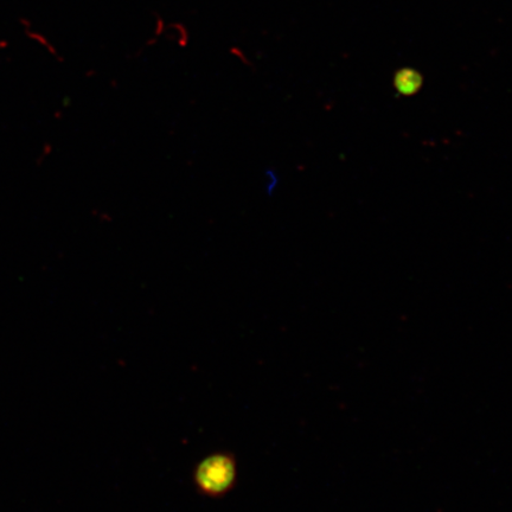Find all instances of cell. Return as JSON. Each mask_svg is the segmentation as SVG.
<instances>
[{"instance_id": "cell-1", "label": "cell", "mask_w": 512, "mask_h": 512, "mask_svg": "<svg viewBox=\"0 0 512 512\" xmlns=\"http://www.w3.org/2000/svg\"><path fill=\"white\" fill-rule=\"evenodd\" d=\"M238 462L234 454L216 452L201 460L192 473V482L198 494L208 498H222L238 482Z\"/></svg>"}, {"instance_id": "cell-2", "label": "cell", "mask_w": 512, "mask_h": 512, "mask_svg": "<svg viewBox=\"0 0 512 512\" xmlns=\"http://www.w3.org/2000/svg\"><path fill=\"white\" fill-rule=\"evenodd\" d=\"M396 88L402 94H413L420 88L421 78L413 70H403L396 76Z\"/></svg>"}, {"instance_id": "cell-3", "label": "cell", "mask_w": 512, "mask_h": 512, "mask_svg": "<svg viewBox=\"0 0 512 512\" xmlns=\"http://www.w3.org/2000/svg\"><path fill=\"white\" fill-rule=\"evenodd\" d=\"M279 176L277 171L268 169L265 172V190L268 195H274L275 190L278 189L279 185Z\"/></svg>"}]
</instances>
